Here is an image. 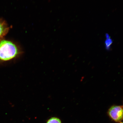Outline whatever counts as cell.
Segmentation results:
<instances>
[{
  "label": "cell",
  "instance_id": "cell-4",
  "mask_svg": "<svg viewBox=\"0 0 123 123\" xmlns=\"http://www.w3.org/2000/svg\"><path fill=\"white\" fill-rule=\"evenodd\" d=\"M108 35H107V39L105 41V43L106 48L107 50H109L110 48V46L112 43V40L109 38V37L108 36Z\"/></svg>",
  "mask_w": 123,
  "mask_h": 123
},
{
  "label": "cell",
  "instance_id": "cell-2",
  "mask_svg": "<svg viewBox=\"0 0 123 123\" xmlns=\"http://www.w3.org/2000/svg\"><path fill=\"white\" fill-rule=\"evenodd\" d=\"M108 113L110 117L116 122L123 119V107L121 106H113L109 109Z\"/></svg>",
  "mask_w": 123,
  "mask_h": 123
},
{
  "label": "cell",
  "instance_id": "cell-5",
  "mask_svg": "<svg viewBox=\"0 0 123 123\" xmlns=\"http://www.w3.org/2000/svg\"><path fill=\"white\" fill-rule=\"evenodd\" d=\"M47 123H61L60 120L56 117H53L47 121Z\"/></svg>",
  "mask_w": 123,
  "mask_h": 123
},
{
  "label": "cell",
  "instance_id": "cell-3",
  "mask_svg": "<svg viewBox=\"0 0 123 123\" xmlns=\"http://www.w3.org/2000/svg\"><path fill=\"white\" fill-rule=\"evenodd\" d=\"M9 27L4 21L0 19V39L7 34Z\"/></svg>",
  "mask_w": 123,
  "mask_h": 123
},
{
  "label": "cell",
  "instance_id": "cell-6",
  "mask_svg": "<svg viewBox=\"0 0 123 123\" xmlns=\"http://www.w3.org/2000/svg\"><path fill=\"white\" fill-rule=\"evenodd\" d=\"M120 123H123L121 122Z\"/></svg>",
  "mask_w": 123,
  "mask_h": 123
},
{
  "label": "cell",
  "instance_id": "cell-1",
  "mask_svg": "<svg viewBox=\"0 0 123 123\" xmlns=\"http://www.w3.org/2000/svg\"><path fill=\"white\" fill-rule=\"evenodd\" d=\"M21 53L18 46L11 41L5 40L0 41V60H10L19 56Z\"/></svg>",
  "mask_w": 123,
  "mask_h": 123
}]
</instances>
